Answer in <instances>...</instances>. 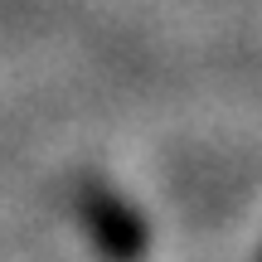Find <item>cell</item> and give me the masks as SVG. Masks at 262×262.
Returning <instances> with one entry per match:
<instances>
[{
	"label": "cell",
	"mask_w": 262,
	"mask_h": 262,
	"mask_svg": "<svg viewBox=\"0 0 262 262\" xmlns=\"http://www.w3.org/2000/svg\"><path fill=\"white\" fill-rule=\"evenodd\" d=\"M83 219H88V233H93V243L102 248L107 262H136L146 253V228L126 209L122 194H112L102 185H88L83 189Z\"/></svg>",
	"instance_id": "1"
}]
</instances>
